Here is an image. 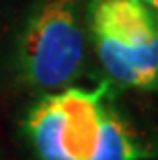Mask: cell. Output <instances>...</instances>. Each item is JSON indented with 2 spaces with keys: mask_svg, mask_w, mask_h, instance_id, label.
Returning a JSON list of instances; mask_svg holds the SVG:
<instances>
[{
  "mask_svg": "<svg viewBox=\"0 0 158 160\" xmlns=\"http://www.w3.org/2000/svg\"><path fill=\"white\" fill-rule=\"evenodd\" d=\"M107 86L94 90L66 88L58 92L64 113V150L70 160H90L97 148Z\"/></svg>",
  "mask_w": 158,
  "mask_h": 160,
  "instance_id": "obj_3",
  "label": "cell"
},
{
  "mask_svg": "<svg viewBox=\"0 0 158 160\" xmlns=\"http://www.w3.org/2000/svg\"><path fill=\"white\" fill-rule=\"evenodd\" d=\"M142 2H144V4H148L152 10H156V12H158V0H142Z\"/></svg>",
  "mask_w": 158,
  "mask_h": 160,
  "instance_id": "obj_6",
  "label": "cell"
},
{
  "mask_svg": "<svg viewBox=\"0 0 158 160\" xmlns=\"http://www.w3.org/2000/svg\"><path fill=\"white\" fill-rule=\"evenodd\" d=\"M27 133L39 160H70L64 150V113L58 94H47L31 109Z\"/></svg>",
  "mask_w": 158,
  "mask_h": 160,
  "instance_id": "obj_4",
  "label": "cell"
},
{
  "mask_svg": "<svg viewBox=\"0 0 158 160\" xmlns=\"http://www.w3.org/2000/svg\"><path fill=\"white\" fill-rule=\"evenodd\" d=\"M90 31L130 53L140 88H152L158 68V12L142 0H90Z\"/></svg>",
  "mask_w": 158,
  "mask_h": 160,
  "instance_id": "obj_2",
  "label": "cell"
},
{
  "mask_svg": "<svg viewBox=\"0 0 158 160\" xmlns=\"http://www.w3.org/2000/svg\"><path fill=\"white\" fill-rule=\"evenodd\" d=\"M154 90H158V68H156V76H154V86H152Z\"/></svg>",
  "mask_w": 158,
  "mask_h": 160,
  "instance_id": "obj_7",
  "label": "cell"
},
{
  "mask_svg": "<svg viewBox=\"0 0 158 160\" xmlns=\"http://www.w3.org/2000/svg\"><path fill=\"white\" fill-rule=\"evenodd\" d=\"M150 152L127 121L111 107H103L97 148L90 160H144Z\"/></svg>",
  "mask_w": 158,
  "mask_h": 160,
  "instance_id": "obj_5",
  "label": "cell"
},
{
  "mask_svg": "<svg viewBox=\"0 0 158 160\" xmlns=\"http://www.w3.org/2000/svg\"><path fill=\"white\" fill-rule=\"evenodd\" d=\"M80 0H41L19 41V72L25 84L54 90L78 78L84 66Z\"/></svg>",
  "mask_w": 158,
  "mask_h": 160,
  "instance_id": "obj_1",
  "label": "cell"
}]
</instances>
